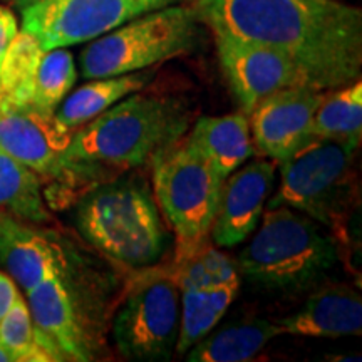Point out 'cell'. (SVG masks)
<instances>
[{
  "instance_id": "6da1fadb",
  "label": "cell",
  "mask_w": 362,
  "mask_h": 362,
  "mask_svg": "<svg viewBox=\"0 0 362 362\" xmlns=\"http://www.w3.org/2000/svg\"><path fill=\"white\" fill-rule=\"evenodd\" d=\"M193 7L211 33L284 52L312 89L361 79V7L342 0H194Z\"/></svg>"
},
{
  "instance_id": "7a4b0ae2",
  "label": "cell",
  "mask_w": 362,
  "mask_h": 362,
  "mask_svg": "<svg viewBox=\"0 0 362 362\" xmlns=\"http://www.w3.org/2000/svg\"><path fill=\"white\" fill-rule=\"evenodd\" d=\"M192 115L181 98L129 94L72 131L67 160L76 181H96L111 170H131L153 161L178 143Z\"/></svg>"
},
{
  "instance_id": "3957f363",
  "label": "cell",
  "mask_w": 362,
  "mask_h": 362,
  "mask_svg": "<svg viewBox=\"0 0 362 362\" xmlns=\"http://www.w3.org/2000/svg\"><path fill=\"white\" fill-rule=\"evenodd\" d=\"M74 223L90 247L131 269L156 265L168 243L158 203L139 176L94 185L76 206Z\"/></svg>"
},
{
  "instance_id": "277c9868",
  "label": "cell",
  "mask_w": 362,
  "mask_h": 362,
  "mask_svg": "<svg viewBox=\"0 0 362 362\" xmlns=\"http://www.w3.org/2000/svg\"><path fill=\"white\" fill-rule=\"evenodd\" d=\"M336 262V242L320 223L292 208L275 206L264 211L237 267L248 282L264 291L302 293L322 284Z\"/></svg>"
},
{
  "instance_id": "5b68a950",
  "label": "cell",
  "mask_w": 362,
  "mask_h": 362,
  "mask_svg": "<svg viewBox=\"0 0 362 362\" xmlns=\"http://www.w3.org/2000/svg\"><path fill=\"white\" fill-rule=\"evenodd\" d=\"M74 259L67 257L27 292L39 342L52 361H94L104 347L106 285L101 277L88 291V279L76 277Z\"/></svg>"
},
{
  "instance_id": "8992f818",
  "label": "cell",
  "mask_w": 362,
  "mask_h": 362,
  "mask_svg": "<svg viewBox=\"0 0 362 362\" xmlns=\"http://www.w3.org/2000/svg\"><path fill=\"white\" fill-rule=\"evenodd\" d=\"M151 163L155 200L175 233L171 264H181L210 245L223 180L185 139L163 149Z\"/></svg>"
},
{
  "instance_id": "52a82bcc",
  "label": "cell",
  "mask_w": 362,
  "mask_h": 362,
  "mask_svg": "<svg viewBox=\"0 0 362 362\" xmlns=\"http://www.w3.org/2000/svg\"><path fill=\"white\" fill-rule=\"evenodd\" d=\"M198 37L200 17L193 6L160 8L89 40L81 52V74L98 79L149 69L192 52Z\"/></svg>"
},
{
  "instance_id": "ba28073f",
  "label": "cell",
  "mask_w": 362,
  "mask_h": 362,
  "mask_svg": "<svg viewBox=\"0 0 362 362\" xmlns=\"http://www.w3.org/2000/svg\"><path fill=\"white\" fill-rule=\"evenodd\" d=\"M181 291L173 265L144 267L126 285L112 317V341L126 361L166 362L180 334Z\"/></svg>"
},
{
  "instance_id": "9c48e42d",
  "label": "cell",
  "mask_w": 362,
  "mask_h": 362,
  "mask_svg": "<svg viewBox=\"0 0 362 362\" xmlns=\"http://www.w3.org/2000/svg\"><path fill=\"white\" fill-rule=\"evenodd\" d=\"M356 146L315 138L277 165L280 183L267 208L287 206L324 226L342 225L354 180Z\"/></svg>"
},
{
  "instance_id": "30bf717a",
  "label": "cell",
  "mask_w": 362,
  "mask_h": 362,
  "mask_svg": "<svg viewBox=\"0 0 362 362\" xmlns=\"http://www.w3.org/2000/svg\"><path fill=\"white\" fill-rule=\"evenodd\" d=\"M192 0H37L22 8V30L44 51L99 37L126 22Z\"/></svg>"
},
{
  "instance_id": "8fae6325",
  "label": "cell",
  "mask_w": 362,
  "mask_h": 362,
  "mask_svg": "<svg viewBox=\"0 0 362 362\" xmlns=\"http://www.w3.org/2000/svg\"><path fill=\"white\" fill-rule=\"evenodd\" d=\"M214 37L223 78L247 116L279 90L309 88L296 62L277 49L221 33H214Z\"/></svg>"
},
{
  "instance_id": "7c38bea8",
  "label": "cell",
  "mask_w": 362,
  "mask_h": 362,
  "mask_svg": "<svg viewBox=\"0 0 362 362\" xmlns=\"http://www.w3.org/2000/svg\"><path fill=\"white\" fill-rule=\"evenodd\" d=\"M324 93L297 86L257 104L248 115L253 151L280 165L315 139L314 117Z\"/></svg>"
},
{
  "instance_id": "4fadbf2b",
  "label": "cell",
  "mask_w": 362,
  "mask_h": 362,
  "mask_svg": "<svg viewBox=\"0 0 362 362\" xmlns=\"http://www.w3.org/2000/svg\"><path fill=\"white\" fill-rule=\"evenodd\" d=\"M71 136V131L62 128L54 116H42L33 110L0 107V146L39 175L40 180L76 183L67 160Z\"/></svg>"
},
{
  "instance_id": "5bb4252c",
  "label": "cell",
  "mask_w": 362,
  "mask_h": 362,
  "mask_svg": "<svg viewBox=\"0 0 362 362\" xmlns=\"http://www.w3.org/2000/svg\"><path fill=\"white\" fill-rule=\"evenodd\" d=\"M277 163L260 158L245 163L221 185L210 238L220 248H232L255 232L275 188Z\"/></svg>"
},
{
  "instance_id": "9a60e30c",
  "label": "cell",
  "mask_w": 362,
  "mask_h": 362,
  "mask_svg": "<svg viewBox=\"0 0 362 362\" xmlns=\"http://www.w3.org/2000/svg\"><path fill=\"white\" fill-rule=\"evenodd\" d=\"M69 257L56 233L0 210V267L25 293Z\"/></svg>"
},
{
  "instance_id": "2e32d148",
  "label": "cell",
  "mask_w": 362,
  "mask_h": 362,
  "mask_svg": "<svg viewBox=\"0 0 362 362\" xmlns=\"http://www.w3.org/2000/svg\"><path fill=\"white\" fill-rule=\"evenodd\" d=\"M277 324L282 334L288 336L327 339L361 336V296L341 284L322 285L307 297L300 309L277 320Z\"/></svg>"
},
{
  "instance_id": "e0dca14e",
  "label": "cell",
  "mask_w": 362,
  "mask_h": 362,
  "mask_svg": "<svg viewBox=\"0 0 362 362\" xmlns=\"http://www.w3.org/2000/svg\"><path fill=\"white\" fill-rule=\"evenodd\" d=\"M185 141L214 166L223 181L253 155L248 116L242 111L200 117Z\"/></svg>"
},
{
  "instance_id": "ac0fdd59",
  "label": "cell",
  "mask_w": 362,
  "mask_h": 362,
  "mask_svg": "<svg viewBox=\"0 0 362 362\" xmlns=\"http://www.w3.org/2000/svg\"><path fill=\"white\" fill-rule=\"evenodd\" d=\"M153 78L155 72L144 69L129 74L110 76V78L88 79L89 83L67 94L64 101L59 104L54 117L62 128L72 133L101 112L110 110L121 99L143 90Z\"/></svg>"
},
{
  "instance_id": "d6986e66",
  "label": "cell",
  "mask_w": 362,
  "mask_h": 362,
  "mask_svg": "<svg viewBox=\"0 0 362 362\" xmlns=\"http://www.w3.org/2000/svg\"><path fill=\"white\" fill-rule=\"evenodd\" d=\"M282 336L277 322L252 319L208 332L194 344L185 359L188 362H245L252 361L272 339Z\"/></svg>"
},
{
  "instance_id": "ffe728a7",
  "label": "cell",
  "mask_w": 362,
  "mask_h": 362,
  "mask_svg": "<svg viewBox=\"0 0 362 362\" xmlns=\"http://www.w3.org/2000/svg\"><path fill=\"white\" fill-rule=\"evenodd\" d=\"M0 210L42 225L52 218L44 200L42 181L24 163L0 146Z\"/></svg>"
},
{
  "instance_id": "44dd1931",
  "label": "cell",
  "mask_w": 362,
  "mask_h": 362,
  "mask_svg": "<svg viewBox=\"0 0 362 362\" xmlns=\"http://www.w3.org/2000/svg\"><path fill=\"white\" fill-rule=\"evenodd\" d=\"M39 40L25 30H19L4 54L0 64V107L27 110L33 96L34 79L44 56Z\"/></svg>"
},
{
  "instance_id": "7402d4cb",
  "label": "cell",
  "mask_w": 362,
  "mask_h": 362,
  "mask_svg": "<svg viewBox=\"0 0 362 362\" xmlns=\"http://www.w3.org/2000/svg\"><path fill=\"white\" fill-rule=\"evenodd\" d=\"M240 285H225L211 291H181L180 334L175 352L185 356L208 332H211L237 297Z\"/></svg>"
},
{
  "instance_id": "603a6c76",
  "label": "cell",
  "mask_w": 362,
  "mask_h": 362,
  "mask_svg": "<svg viewBox=\"0 0 362 362\" xmlns=\"http://www.w3.org/2000/svg\"><path fill=\"white\" fill-rule=\"evenodd\" d=\"M315 138L359 148L362 138V83L325 90L314 117Z\"/></svg>"
},
{
  "instance_id": "cb8c5ba5",
  "label": "cell",
  "mask_w": 362,
  "mask_h": 362,
  "mask_svg": "<svg viewBox=\"0 0 362 362\" xmlns=\"http://www.w3.org/2000/svg\"><path fill=\"white\" fill-rule=\"evenodd\" d=\"M76 79H78V69H76L74 56L66 47L45 51L37 67L33 96L27 110L52 117L59 104L64 101V98L74 88Z\"/></svg>"
},
{
  "instance_id": "d4e9b609",
  "label": "cell",
  "mask_w": 362,
  "mask_h": 362,
  "mask_svg": "<svg viewBox=\"0 0 362 362\" xmlns=\"http://www.w3.org/2000/svg\"><path fill=\"white\" fill-rule=\"evenodd\" d=\"M173 265L180 291H211L225 285H240V272L232 257L218 248L205 247L188 260Z\"/></svg>"
},
{
  "instance_id": "484cf974",
  "label": "cell",
  "mask_w": 362,
  "mask_h": 362,
  "mask_svg": "<svg viewBox=\"0 0 362 362\" xmlns=\"http://www.w3.org/2000/svg\"><path fill=\"white\" fill-rule=\"evenodd\" d=\"M0 344L13 362H51L52 357L40 346L27 302L19 296L12 309L0 320Z\"/></svg>"
},
{
  "instance_id": "4316f807",
  "label": "cell",
  "mask_w": 362,
  "mask_h": 362,
  "mask_svg": "<svg viewBox=\"0 0 362 362\" xmlns=\"http://www.w3.org/2000/svg\"><path fill=\"white\" fill-rule=\"evenodd\" d=\"M17 33H19V22H17L16 13L7 6L0 4V64H2L4 54Z\"/></svg>"
},
{
  "instance_id": "83f0119b",
  "label": "cell",
  "mask_w": 362,
  "mask_h": 362,
  "mask_svg": "<svg viewBox=\"0 0 362 362\" xmlns=\"http://www.w3.org/2000/svg\"><path fill=\"white\" fill-rule=\"evenodd\" d=\"M19 296L21 292L17 288V284L13 282V279L11 275H7L6 272H0V320L12 309V305L16 304Z\"/></svg>"
},
{
  "instance_id": "f1b7e54d",
  "label": "cell",
  "mask_w": 362,
  "mask_h": 362,
  "mask_svg": "<svg viewBox=\"0 0 362 362\" xmlns=\"http://www.w3.org/2000/svg\"><path fill=\"white\" fill-rule=\"evenodd\" d=\"M7 2H11L12 6H16L17 8H21V11H22V8L33 6V4L37 2V0H7Z\"/></svg>"
},
{
  "instance_id": "f546056e",
  "label": "cell",
  "mask_w": 362,
  "mask_h": 362,
  "mask_svg": "<svg viewBox=\"0 0 362 362\" xmlns=\"http://www.w3.org/2000/svg\"><path fill=\"white\" fill-rule=\"evenodd\" d=\"M0 362H13L12 356L8 354V352L6 351V347H4L2 344H0Z\"/></svg>"
}]
</instances>
